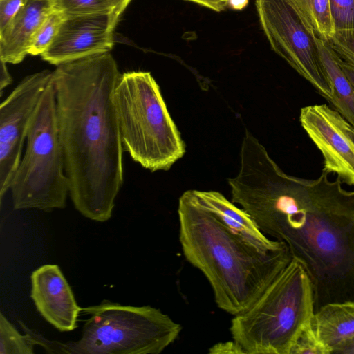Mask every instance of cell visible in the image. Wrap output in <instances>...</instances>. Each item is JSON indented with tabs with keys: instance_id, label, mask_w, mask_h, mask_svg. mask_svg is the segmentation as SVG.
I'll return each mask as SVG.
<instances>
[{
	"instance_id": "obj_1",
	"label": "cell",
	"mask_w": 354,
	"mask_h": 354,
	"mask_svg": "<svg viewBox=\"0 0 354 354\" xmlns=\"http://www.w3.org/2000/svg\"><path fill=\"white\" fill-rule=\"evenodd\" d=\"M286 174L253 136L243 141L237 175L228 180L239 205L268 237L284 243L306 270L315 313L354 301V191L328 178Z\"/></svg>"
},
{
	"instance_id": "obj_2",
	"label": "cell",
	"mask_w": 354,
	"mask_h": 354,
	"mask_svg": "<svg viewBox=\"0 0 354 354\" xmlns=\"http://www.w3.org/2000/svg\"><path fill=\"white\" fill-rule=\"evenodd\" d=\"M120 75L110 52L53 71L69 195L82 215L100 222L111 217L124 181V151L113 101Z\"/></svg>"
},
{
	"instance_id": "obj_3",
	"label": "cell",
	"mask_w": 354,
	"mask_h": 354,
	"mask_svg": "<svg viewBox=\"0 0 354 354\" xmlns=\"http://www.w3.org/2000/svg\"><path fill=\"white\" fill-rule=\"evenodd\" d=\"M179 241L187 261L208 280L221 310L248 309L290 262L288 246L263 252L226 227L199 201L194 190L178 201Z\"/></svg>"
},
{
	"instance_id": "obj_4",
	"label": "cell",
	"mask_w": 354,
	"mask_h": 354,
	"mask_svg": "<svg viewBox=\"0 0 354 354\" xmlns=\"http://www.w3.org/2000/svg\"><path fill=\"white\" fill-rule=\"evenodd\" d=\"M314 314L310 279L292 259L248 309L234 315L230 330L246 354H290Z\"/></svg>"
},
{
	"instance_id": "obj_5",
	"label": "cell",
	"mask_w": 354,
	"mask_h": 354,
	"mask_svg": "<svg viewBox=\"0 0 354 354\" xmlns=\"http://www.w3.org/2000/svg\"><path fill=\"white\" fill-rule=\"evenodd\" d=\"M113 101L124 151L142 167L169 170L185 153V144L151 73L120 74Z\"/></svg>"
},
{
	"instance_id": "obj_6",
	"label": "cell",
	"mask_w": 354,
	"mask_h": 354,
	"mask_svg": "<svg viewBox=\"0 0 354 354\" xmlns=\"http://www.w3.org/2000/svg\"><path fill=\"white\" fill-rule=\"evenodd\" d=\"M26 142L9 189L14 209L49 212L64 208L69 182L59 137L53 76L32 116Z\"/></svg>"
},
{
	"instance_id": "obj_7",
	"label": "cell",
	"mask_w": 354,
	"mask_h": 354,
	"mask_svg": "<svg viewBox=\"0 0 354 354\" xmlns=\"http://www.w3.org/2000/svg\"><path fill=\"white\" fill-rule=\"evenodd\" d=\"M89 315L80 338L57 343L55 353L70 354H158L179 336L182 327L151 306H124L109 301L82 308Z\"/></svg>"
},
{
	"instance_id": "obj_8",
	"label": "cell",
	"mask_w": 354,
	"mask_h": 354,
	"mask_svg": "<svg viewBox=\"0 0 354 354\" xmlns=\"http://www.w3.org/2000/svg\"><path fill=\"white\" fill-rule=\"evenodd\" d=\"M256 7L272 50L328 100L330 87L311 26L290 0H256Z\"/></svg>"
},
{
	"instance_id": "obj_9",
	"label": "cell",
	"mask_w": 354,
	"mask_h": 354,
	"mask_svg": "<svg viewBox=\"0 0 354 354\" xmlns=\"http://www.w3.org/2000/svg\"><path fill=\"white\" fill-rule=\"evenodd\" d=\"M43 70L26 76L0 105V201L10 189L32 116L53 79Z\"/></svg>"
},
{
	"instance_id": "obj_10",
	"label": "cell",
	"mask_w": 354,
	"mask_h": 354,
	"mask_svg": "<svg viewBox=\"0 0 354 354\" xmlns=\"http://www.w3.org/2000/svg\"><path fill=\"white\" fill-rule=\"evenodd\" d=\"M299 122L322 154L323 170L354 185V127L326 104L303 107Z\"/></svg>"
},
{
	"instance_id": "obj_11",
	"label": "cell",
	"mask_w": 354,
	"mask_h": 354,
	"mask_svg": "<svg viewBox=\"0 0 354 354\" xmlns=\"http://www.w3.org/2000/svg\"><path fill=\"white\" fill-rule=\"evenodd\" d=\"M110 13L64 16L53 41L40 56L57 66L110 52L115 29Z\"/></svg>"
},
{
	"instance_id": "obj_12",
	"label": "cell",
	"mask_w": 354,
	"mask_h": 354,
	"mask_svg": "<svg viewBox=\"0 0 354 354\" xmlns=\"http://www.w3.org/2000/svg\"><path fill=\"white\" fill-rule=\"evenodd\" d=\"M30 279V297L46 321L61 332L76 328L82 308L59 267L41 266L32 272Z\"/></svg>"
},
{
	"instance_id": "obj_13",
	"label": "cell",
	"mask_w": 354,
	"mask_h": 354,
	"mask_svg": "<svg viewBox=\"0 0 354 354\" xmlns=\"http://www.w3.org/2000/svg\"><path fill=\"white\" fill-rule=\"evenodd\" d=\"M201 203L213 213L230 231L263 252L280 250L286 245L266 236L251 216L242 208L216 191L194 190Z\"/></svg>"
},
{
	"instance_id": "obj_14",
	"label": "cell",
	"mask_w": 354,
	"mask_h": 354,
	"mask_svg": "<svg viewBox=\"0 0 354 354\" xmlns=\"http://www.w3.org/2000/svg\"><path fill=\"white\" fill-rule=\"evenodd\" d=\"M53 9L52 0H28L0 32V59L7 64L21 62L33 35Z\"/></svg>"
},
{
	"instance_id": "obj_15",
	"label": "cell",
	"mask_w": 354,
	"mask_h": 354,
	"mask_svg": "<svg viewBox=\"0 0 354 354\" xmlns=\"http://www.w3.org/2000/svg\"><path fill=\"white\" fill-rule=\"evenodd\" d=\"M313 328L322 342L331 351L354 335V301L328 303L317 310Z\"/></svg>"
},
{
	"instance_id": "obj_16",
	"label": "cell",
	"mask_w": 354,
	"mask_h": 354,
	"mask_svg": "<svg viewBox=\"0 0 354 354\" xmlns=\"http://www.w3.org/2000/svg\"><path fill=\"white\" fill-rule=\"evenodd\" d=\"M322 63L331 91L328 101L354 127V88L342 71L338 55L324 39H317Z\"/></svg>"
},
{
	"instance_id": "obj_17",
	"label": "cell",
	"mask_w": 354,
	"mask_h": 354,
	"mask_svg": "<svg viewBox=\"0 0 354 354\" xmlns=\"http://www.w3.org/2000/svg\"><path fill=\"white\" fill-rule=\"evenodd\" d=\"M37 345L45 348L46 339L39 338L30 330L25 335L21 334L0 313V354H33Z\"/></svg>"
},
{
	"instance_id": "obj_18",
	"label": "cell",
	"mask_w": 354,
	"mask_h": 354,
	"mask_svg": "<svg viewBox=\"0 0 354 354\" xmlns=\"http://www.w3.org/2000/svg\"><path fill=\"white\" fill-rule=\"evenodd\" d=\"M290 1L311 26L319 38L327 41L334 34L329 0H290Z\"/></svg>"
},
{
	"instance_id": "obj_19",
	"label": "cell",
	"mask_w": 354,
	"mask_h": 354,
	"mask_svg": "<svg viewBox=\"0 0 354 354\" xmlns=\"http://www.w3.org/2000/svg\"><path fill=\"white\" fill-rule=\"evenodd\" d=\"M64 15L53 9L33 35L28 48V55H41L52 44Z\"/></svg>"
},
{
	"instance_id": "obj_20",
	"label": "cell",
	"mask_w": 354,
	"mask_h": 354,
	"mask_svg": "<svg viewBox=\"0 0 354 354\" xmlns=\"http://www.w3.org/2000/svg\"><path fill=\"white\" fill-rule=\"evenodd\" d=\"M53 8L64 16L109 13L113 10L111 0H52Z\"/></svg>"
},
{
	"instance_id": "obj_21",
	"label": "cell",
	"mask_w": 354,
	"mask_h": 354,
	"mask_svg": "<svg viewBox=\"0 0 354 354\" xmlns=\"http://www.w3.org/2000/svg\"><path fill=\"white\" fill-rule=\"evenodd\" d=\"M290 354H332V351L319 338L312 322L299 333Z\"/></svg>"
},
{
	"instance_id": "obj_22",
	"label": "cell",
	"mask_w": 354,
	"mask_h": 354,
	"mask_svg": "<svg viewBox=\"0 0 354 354\" xmlns=\"http://www.w3.org/2000/svg\"><path fill=\"white\" fill-rule=\"evenodd\" d=\"M335 32L354 29V0H329Z\"/></svg>"
},
{
	"instance_id": "obj_23",
	"label": "cell",
	"mask_w": 354,
	"mask_h": 354,
	"mask_svg": "<svg viewBox=\"0 0 354 354\" xmlns=\"http://www.w3.org/2000/svg\"><path fill=\"white\" fill-rule=\"evenodd\" d=\"M326 41L342 59L354 65V29L336 31Z\"/></svg>"
},
{
	"instance_id": "obj_24",
	"label": "cell",
	"mask_w": 354,
	"mask_h": 354,
	"mask_svg": "<svg viewBox=\"0 0 354 354\" xmlns=\"http://www.w3.org/2000/svg\"><path fill=\"white\" fill-rule=\"evenodd\" d=\"M28 0H0V32L26 3Z\"/></svg>"
},
{
	"instance_id": "obj_25",
	"label": "cell",
	"mask_w": 354,
	"mask_h": 354,
	"mask_svg": "<svg viewBox=\"0 0 354 354\" xmlns=\"http://www.w3.org/2000/svg\"><path fill=\"white\" fill-rule=\"evenodd\" d=\"M210 354H246L243 348L234 339L219 342L209 348Z\"/></svg>"
},
{
	"instance_id": "obj_26",
	"label": "cell",
	"mask_w": 354,
	"mask_h": 354,
	"mask_svg": "<svg viewBox=\"0 0 354 354\" xmlns=\"http://www.w3.org/2000/svg\"><path fill=\"white\" fill-rule=\"evenodd\" d=\"M113 5L111 17L112 24L115 28L118 20L131 0H111Z\"/></svg>"
},
{
	"instance_id": "obj_27",
	"label": "cell",
	"mask_w": 354,
	"mask_h": 354,
	"mask_svg": "<svg viewBox=\"0 0 354 354\" xmlns=\"http://www.w3.org/2000/svg\"><path fill=\"white\" fill-rule=\"evenodd\" d=\"M208 8L216 12H221L228 6V0H186Z\"/></svg>"
},
{
	"instance_id": "obj_28",
	"label": "cell",
	"mask_w": 354,
	"mask_h": 354,
	"mask_svg": "<svg viewBox=\"0 0 354 354\" xmlns=\"http://www.w3.org/2000/svg\"><path fill=\"white\" fill-rule=\"evenodd\" d=\"M4 61L0 59V92H3V88L12 83V77L10 75Z\"/></svg>"
},
{
	"instance_id": "obj_29",
	"label": "cell",
	"mask_w": 354,
	"mask_h": 354,
	"mask_svg": "<svg viewBox=\"0 0 354 354\" xmlns=\"http://www.w3.org/2000/svg\"><path fill=\"white\" fill-rule=\"evenodd\" d=\"M335 354H354V335L339 344L333 351Z\"/></svg>"
},
{
	"instance_id": "obj_30",
	"label": "cell",
	"mask_w": 354,
	"mask_h": 354,
	"mask_svg": "<svg viewBox=\"0 0 354 354\" xmlns=\"http://www.w3.org/2000/svg\"><path fill=\"white\" fill-rule=\"evenodd\" d=\"M339 64L354 88V65L349 64L338 56Z\"/></svg>"
},
{
	"instance_id": "obj_31",
	"label": "cell",
	"mask_w": 354,
	"mask_h": 354,
	"mask_svg": "<svg viewBox=\"0 0 354 354\" xmlns=\"http://www.w3.org/2000/svg\"><path fill=\"white\" fill-rule=\"evenodd\" d=\"M248 4V0H228L227 5L235 10H241Z\"/></svg>"
}]
</instances>
